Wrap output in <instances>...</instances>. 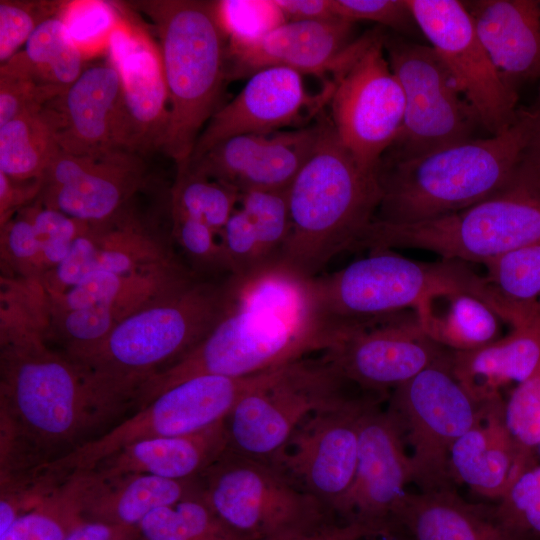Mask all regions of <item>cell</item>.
Returning a JSON list of instances; mask_svg holds the SVG:
<instances>
[{"label": "cell", "instance_id": "cell-1", "mask_svg": "<svg viewBox=\"0 0 540 540\" xmlns=\"http://www.w3.org/2000/svg\"><path fill=\"white\" fill-rule=\"evenodd\" d=\"M0 346L1 477L45 468L141 406L138 388L52 350L43 337Z\"/></svg>", "mask_w": 540, "mask_h": 540}, {"label": "cell", "instance_id": "cell-2", "mask_svg": "<svg viewBox=\"0 0 540 540\" xmlns=\"http://www.w3.org/2000/svg\"><path fill=\"white\" fill-rule=\"evenodd\" d=\"M230 306L190 352L143 384L144 406L200 375L250 376L326 352L348 337L320 312L313 278L278 265L246 277L231 275Z\"/></svg>", "mask_w": 540, "mask_h": 540}, {"label": "cell", "instance_id": "cell-3", "mask_svg": "<svg viewBox=\"0 0 540 540\" xmlns=\"http://www.w3.org/2000/svg\"><path fill=\"white\" fill-rule=\"evenodd\" d=\"M528 131L524 107L503 132L404 159L382 158L381 201L373 221L411 224L448 215L506 189Z\"/></svg>", "mask_w": 540, "mask_h": 540}, {"label": "cell", "instance_id": "cell-4", "mask_svg": "<svg viewBox=\"0 0 540 540\" xmlns=\"http://www.w3.org/2000/svg\"><path fill=\"white\" fill-rule=\"evenodd\" d=\"M379 169L363 167L324 126L309 159L287 190L290 232L279 263L307 278L336 256L356 250L381 201Z\"/></svg>", "mask_w": 540, "mask_h": 540}, {"label": "cell", "instance_id": "cell-5", "mask_svg": "<svg viewBox=\"0 0 540 540\" xmlns=\"http://www.w3.org/2000/svg\"><path fill=\"white\" fill-rule=\"evenodd\" d=\"M134 5L149 17L159 40L169 96V122L160 150L181 172L218 110L228 78V38L217 1L144 0Z\"/></svg>", "mask_w": 540, "mask_h": 540}, {"label": "cell", "instance_id": "cell-6", "mask_svg": "<svg viewBox=\"0 0 540 540\" xmlns=\"http://www.w3.org/2000/svg\"><path fill=\"white\" fill-rule=\"evenodd\" d=\"M231 296V276L222 282L196 279L126 317L98 346L72 359L142 389L150 376L178 361L212 331Z\"/></svg>", "mask_w": 540, "mask_h": 540}, {"label": "cell", "instance_id": "cell-7", "mask_svg": "<svg viewBox=\"0 0 540 540\" xmlns=\"http://www.w3.org/2000/svg\"><path fill=\"white\" fill-rule=\"evenodd\" d=\"M202 497L247 540H315L333 512L268 462L227 449L200 477Z\"/></svg>", "mask_w": 540, "mask_h": 540}, {"label": "cell", "instance_id": "cell-8", "mask_svg": "<svg viewBox=\"0 0 540 540\" xmlns=\"http://www.w3.org/2000/svg\"><path fill=\"white\" fill-rule=\"evenodd\" d=\"M540 242V195L512 182L466 209L411 224L373 221L357 249H420L441 260L483 265Z\"/></svg>", "mask_w": 540, "mask_h": 540}, {"label": "cell", "instance_id": "cell-9", "mask_svg": "<svg viewBox=\"0 0 540 540\" xmlns=\"http://www.w3.org/2000/svg\"><path fill=\"white\" fill-rule=\"evenodd\" d=\"M482 284L483 277L466 263L419 262L391 249L371 250L366 257L330 275L313 278L321 314L349 333L414 311L437 288Z\"/></svg>", "mask_w": 540, "mask_h": 540}, {"label": "cell", "instance_id": "cell-10", "mask_svg": "<svg viewBox=\"0 0 540 540\" xmlns=\"http://www.w3.org/2000/svg\"><path fill=\"white\" fill-rule=\"evenodd\" d=\"M352 388L323 353L277 368L225 417L228 449L270 463L308 417L364 395Z\"/></svg>", "mask_w": 540, "mask_h": 540}, {"label": "cell", "instance_id": "cell-11", "mask_svg": "<svg viewBox=\"0 0 540 540\" xmlns=\"http://www.w3.org/2000/svg\"><path fill=\"white\" fill-rule=\"evenodd\" d=\"M451 359L452 354L389 393L387 410L409 448L412 482L423 492L452 487L451 449L481 406L454 376Z\"/></svg>", "mask_w": 540, "mask_h": 540}, {"label": "cell", "instance_id": "cell-12", "mask_svg": "<svg viewBox=\"0 0 540 540\" xmlns=\"http://www.w3.org/2000/svg\"><path fill=\"white\" fill-rule=\"evenodd\" d=\"M405 101L400 133L383 158L404 159L474 138L478 115L430 45L384 36Z\"/></svg>", "mask_w": 540, "mask_h": 540}, {"label": "cell", "instance_id": "cell-13", "mask_svg": "<svg viewBox=\"0 0 540 540\" xmlns=\"http://www.w3.org/2000/svg\"><path fill=\"white\" fill-rule=\"evenodd\" d=\"M262 379V373L244 377L200 375L187 379L43 470L65 478L92 469L131 443L203 430L225 419L238 400Z\"/></svg>", "mask_w": 540, "mask_h": 540}, {"label": "cell", "instance_id": "cell-14", "mask_svg": "<svg viewBox=\"0 0 540 540\" xmlns=\"http://www.w3.org/2000/svg\"><path fill=\"white\" fill-rule=\"evenodd\" d=\"M384 36L375 30L357 39L349 59L333 75L330 97L336 134L353 157L371 170L379 169L397 139L405 109Z\"/></svg>", "mask_w": 540, "mask_h": 540}, {"label": "cell", "instance_id": "cell-15", "mask_svg": "<svg viewBox=\"0 0 540 540\" xmlns=\"http://www.w3.org/2000/svg\"><path fill=\"white\" fill-rule=\"evenodd\" d=\"M418 29L455 78L490 135L517 119L518 91L500 76L480 41L464 2L407 0Z\"/></svg>", "mask_w": 540, "mask_h": 540}, {"label": "cell", "instance_id": "cell-16", "mask_svg": "<svg viewBox=\"0 0 540 540\" xmlns=\"http://www.w3.org/2000/svg\"><path fill=\"white\" fill-rule=\"evenodd\" d=\"M383 397L364 394L314 413L301 423L270 464L336 513L355 478L361 415L368 405Z\"/></svg>", "mask_w": 540, "mask_h": 540}, {"label": "cell", "instance_id": "cell-17", "mask_svg": "<svg viewBox=\"0 0 540 540\" xmlns=\"http://www.w3.org/2000/svg\"><path fill=\"white\" fill-rule=\"evenodd\" d=\"M339 373L360 390L385 396L452 351L430 339L408 311L356 330L323 352Z\"/></svg>", "mask_w": 540, "mask_h": 540}, {"label": "cell", "instance_id": "cell-18", "mask_svg": "<svg viewBox=\"0 0 540 540\" xmlns=\"http://www.w3.org/2000/svg\"><path fill=\"white\" fill-rule=\"evenodd\" d=\"M141 156L125 149L98 156L60 150L44 173L35 201L88 224L110 221L145 183Z\"/></svg>", "mask_w": 540, "mask_h": 540}, {"label": "cell", "instance_id": "cell-19", "mask_svg": "<svg viewBox=\"0 0 540 540\" xmlns=\"http://www.w3.org/2000/svg\"><path fill=\"white\" fill-rule=\"evenodd\" d=\"M412 477L399 425L387 409L379 407V401L371 403L360 418L355 478L336 513L346 523L369 524L390 534L393 512Z\"/></svg>", "mask_w": 540, "mask_h": 540}, {"label": "cell", "instance_id": "cell-20", "mask_svg": "<svg viewBox=\"0 0 540 540\" xmlns=\"http://www.w3.org/2000/svg\"><path fill=\"white\" fill-rule=\"evenodd\" d=\"M324 126L235 136L189 162L186 168L239 193L287 190L314 151Z\"/></svg>", "mask_w": 540, "mask_h": 540}, {"label": "cell", "instance_id": "cell-21", "mask_svg": "<svg viewBox=\"0 0 540 540\" xmlns=\"http://www.w3.org/2000/svg\"><path fill=\"white\" fill-rule=\"evenodd\" d=\"M45 109L60 150L65 153L98 156L119 149L133 151L121 104L119 74L109 60L85 68Z\"/></svg>", "mask_w": 540, "mask_h": 540}, {"label": "cell", "instance_id": "cell-22", "mask_svg": "<svg viewBox=\"0 0 540 540\" xmlns=\"http://www.w3.org/2000/svg\"><path fill=\"white\" fill-rule=\"evenodd\" d=\"M106 47L119 74L132 150L142 155L160 149L169 122V96L159 47L125 21L116 22Z\"/></svg>", "mask_w": 540, "mask_h": 540}, {"label": "cell", "instance_id": "cell-23", "mask_svg": "<svg viewBox=\"0 0 540 540\" xmlns=\"http://www.w3.org/2000/svg\"><path fill=\"white\" fill-rule=\"evenodd\" d=\"M353 26V22L339 17L286 21L254 43L228 46V77H250L269 67L334 75L354 50Z\"/></svg>", "mask_w": 540, "mask_h": 540}, {"label": "cell", "instance_id": "cell-24", "mask_svg": "<svg viewBox=\"0 0 540 540\" xmlns=\"http://www.w3.org/2000/svg\"><path fill=\"white\" fill-rule=\"evenodd\" d=\"M319 101L308 95L299 72L285 67L259 70L230 102L213 114L199 135L189 162L232 137L283 130Z\"/></svg>", "mask_w": 540, "mask_h": 540}, {"label": "cell", "instance_id": "cell-25", "mask_svg": "<svg viewBox=\"0 0 540 540\" xmlns=\"http://www.w3.org/2000/svg\"><path fill=\"white\" fill-rule=\"evenodd\" d=\"M536 464L512 439L505 424L501 395L481 402L474 424L455 442L450 453L453 482L497 501L523 471Z\"/></svg>", "mask_w": 540, "mask_h": 540}, {"label": "cell", "instance_id": "cell-26", "mask_svg": "<svg viewBox=\"0 0 540 540\" xmlns=\"http://www.w3.org/2000/svg\"><path fill=\"white\" fill-rule=\"evenodd\" d=\"M503 80L518 91L540 80V0L464 1Z\"/></svg>", "mask_w": 540, "mask_h": 540}, {"label": "cell", "instance_id": "cell-27", "mask_svg": "<svg viewBox=\"0 0 540 540\" xmlns=\"http://www.w3.org/2000/svg\"><path fill=\"white\" fill-rule=\"evenodd\" d=\"M227 449L223 419L198 432L131 443L88 471L101 479L148 474L171 480H193L199 478Z\"/></svg>", "mask_w": 540, "mask_h": 540}, {"label": "cell", "instance_id": "cell-28", "mask_svg": "<svg viewBox=\"0 0 540 540\" xmlns=\"http://www.w3.org/2000/svg\"><path fill=\"white\" fill-rule=\"evenodd\" d=\"M405 540H519L500 521L495 505L464 500L455 490L406 492L396 506L391 528Z\"/></svg>", "mask_w": 540, "mask_h": 540}, {"label": "cell", "instance_id": "cell-29", "mask_svg": "<svg viewBox=\"0 0 540 540\" xmlns=\"http://www.w3.org/2000/svg\"><path fill=\"white\" fill-rule=\"evenodd\" d=\"M414 313L430 339L454 352L475 350L497 340L505 322L486 282L437 288L418 303Z\"/></svg>", "mask_w": 540, "mask_h": 540}, {"label": "cell", "instance_id": "cell-30", "mask_svg": "<svg viewBox=\"0 0 540 540\" xmlns=\"http://www.w3.org/2000/svg\"><path fill=\"white\" fill-rule=\"evenodd\" d=\"M196 279L181 262L128 274L95 271L63 294L48 298L49 315L100 305L113 311L121 322Z\"/></svg>", "mask_w": 540, "mask_h": 540}, {"label": "cell", "instance_id": "cell-31", "mask_svg": "<svg viewBox=\"0 0 540 540\" xmlns=\"http://www.w3.org/2000/svg\"><path fill=\"white\" fill-rule=\"evenodd\" d=\"M451 367L459 383L479 402L500 396L510 383L517 385L540 373V315L483 347L452 351Z\"/></svg>", "mask_w": 540, "mask_h": 540}, {"label": "cell", "instance_id": "cell-32", "mask_svg": "<svg viewBox=\"0 0 540 540\" xmlns=\"http://www.w3.org/2000/svg\"><path fill=\"white\" fill-rule=\"evenodd\" d=\"M88 473L84 517L125 526H138L152 511L175 506L202 493L199 478L171 480L148 474H127L108 479Z\"/></svg>", "mask_w": 540, "mask_h": 540}, {"label": "cell", "instance_id": "cell-33", "mask_svg": "<svg viewBox=\"0 0 540 540\" xmlns=\"http://www.w3.org/2000/svg\"><path fill=\"white\" fill-rule=\"evenodd\" d=\"M1 69L65 92L85 68L82 50L59 13L41 23Z\"/></svg>", "mask_w": 540, "mask_h": 540}, {"label": "cell", "instance_id": "cell-34", "mask_svg": "<svg viewBox=\"0 0 540 540\" xmlns=\"http://www.w3.org/2000/svg\"><path fill=\"white\" fill-rule=\"evenodd\" d=\"M123 213L110 221L91 224L96 243L95 271L128 274L180 262L159 235Z\"/></svg>", "mask_w": 540, "mask_h": 540}, {"label": "cell", "instance_id": "cell-35", "mask_svg": "<svg viewBox=\"0 0 540 540\" xmlns=\"http://www.w3.org/2000/svg\"><path fill=\"white\" fill-rule=\"evenodd\" d=\"M484 266V280L511 328L540 315V242L509 251Z\"/></svg>", "mask_w": 540, "mask_h": 540}, {"label": "cell", "instance_id": "cell-36", "mask_svg": "<svg viewBox=\"0 0 540 540\" xmlns=\"http://www.w3.org/2000/svg\"><path fill=\"white\" fill-rule=\"evenodd\" d=\"M60 151L45 106L0 126V172L19 181L40 180Z\"/></svg>", "mask_w": 540, "mask_h": 540}, {"label": "cell", "instance_id": "cell-37", "mask_svg": "<svg viewBox=\"0 0 540 540\" xmlns=\"http://www.w3.org/2000/svg\"><path fill=\"white\" fill-rule=\"evenodd\" d=\"M88 473L69 475L33 508L20 515L0 540H65L83 521Z\"/></svg>", "mask_w": 540, "mask_h": 540}, {"label": "cell", "instance_id": "cell-38", "mask_svg": "<svg viewBox=\"0 0 540 540\" xmlns=\"http://www.w3.org/2000/svg\"><path fill=\"white\" fill-rule=\"evenodd\" d=\"M239 198L235 189L186 168L177 172L171 190V211L201 221L220 236Z\"/></svg>", "mask_w": 540, "mask_h": 540}, {"label": "cell", "instance_id": "cell-39", "mask_svg": "<svg viewBox=\"0 0 540 540\" xmlns=\"http://www.w3.org/2000/svg\"><path fill=\"white\" fill-rule=\"evenodd\" d=\"M287 190L240 193L238 207L250 220L269 267L280 263L290 232Z\"/></svg>", "mask_w": 540, "mask_h": 540}, {"label": "cell", "instance_id": "cell-40", "mask_svg": "<svg viewBox=\"0 0 540 540\" xmlns=\"http://www.w3.org/2000/svg\"><path fill=\"white\" fill-rule=\"evenodd\" d=\"M217 9L229 47L254 43L287 21L275 0H223Z\"/></svg>", "mask_w": 540, "mask_h": 540}, {"label": "cell", "instance_id": "cell-41", "mask_svg": "<svg viewBox=\"0 0 540 540\" xmlns=\"http://www.w3.org/2000/svg\"><path fill=\"white\" fill-rule=\"evenodd\" d=\"M495 508L500 521L519 540H540V464L523 471Z\"/></svg>", "mask_w": 540, "mask_h": 540}, {"label": "cell", "instance_id": "cell-42", "mask_svg": "<svg viewBox=\"0 0 540 540\" xmlns=\"http://www.w3.org/2000/svg\"><path fill=\"white\" fill-rule=\"evenodd\" d=\"M504 419L521 452L536 460L540 449V373L515 386L504 401Z\"/></svg>", "mask_w": 540, "mask_h": 540}, {"label": "cell", "instance_id": "cell-43", "mask_svg": "<svg viewBox=\"0 0 540 540\" xmlns=\"http://www.w3.org/2000/svg\"><path fill=\"white\" fill-rule=\"evenodd\" d=\"M65 4L55 1H0V62L6 63L26 44L35 29L58 15Z\"/></svg>", "mask_w": 540, "mask_h": 540}, {"label": "cell", "instance_id": "cell-44", "mask_svg": "<svg viewBox=\"0 0 540 540\" xmlns=\"http://www.w3.org/2000/svg\"><path fill=\"white\" fill-rule=\"evenodd\" d=\"M25 210L40 244L44 275L66 257L74 240L85 232L90 224L48 208L37 201L26 206Z\"/></svg>", "mask_w": 540, "mask_h": 540}, {"label": "cell", "instance_id": "cell-45", "mask_svg": "<svg viewBox=\"0 0 540 540\" xmlns=\"http://www.w3.org/2000/svg\"><path fill=\"white\" fill-rule=\"evenodd\" d=\"M1 260L14 277L41 279L43 275L40 244L25 208L1 225Z\"/></svg>", "mask_w": 540, "mask_h": 540}, {"label": "cell", "instance_id": "cell-46", "mask_svg": "<svg viewBox=\"0 0 540 540\" xmlns=\"http://www.w3.org/2000/svg\"><path fill=\"white\" fill-rule=\"evenodd\" d=\"M172 234L191 262L202 270L228 272L220 236L206 224L171 211Z\"/></svg>", "mask_w": 540, "mask_h": 540}, {"label": "cell", "instance_id": "cell-47", "mask_svg": "<svg viewBox=\"0 0 540 540\" xmlns=\"http://www.w3.org/2000/svg\"><path fill=\"white\" fill-rule=\"evenodd\" d=\"M64 91L0 69V126L21 114L41 110Z\"/></svg>", "mask_w": 540, "mask_h": 540}, {"label": "cell", "instance_id": "cell-48", "mask_svg": "<svg viewBox=\"0 0 540 540\" xmlns=\"http://www.w3.org/2000/svg\"><path fill=\"white\" fill-rule=\"evenodd\" d=\"M332 11L353 23L371 21L404 32L418 28L407 0H332Z\"/></svg>", "mask_w": 540, "mask_h": 540}, {"label": "cell", "instance_id": "cell-49", "mask_svg": "<svg viewBox=\"0 0 540 540\" xmlns=\"http://www.w3.org/2000/svg\"><path fill=\"white\" fill-rule=\"evenodd\" d=\"M61 12L71 36L81 50L83 43L97 40L101 36L109 38L117 22L114 11L102 2L65 4Z\"/></svg>", "mask_w": 540, "mask_h": 540}, {"label": "cell", "instance_id": "cell-50", "mask_svg": "<svg viewBox=\"0 0 540 540\" xmlns=\"http://www.w3.org/2000/svg\"><path fill=\"white\" fill-rule=\"evenodd\" d=\"M175 508L192 540H247L207 504L202 493L180 501Z\"/></svg>", "mask_w": 540, "mask_h": 540}, {"label": "cell", "instance_id": "cell-51", "mask_svg": "<svg viewBox=\"0 0 540 540\" xmlns=\"http://www.w3.org/2000/svg\"><path fill=\"white\" fill-rule=\"evenodd\" d=\"M524 108L528 131L513 182L540 195V84L534 100Z\"/></svg>", "mask_w": 540, "mask_h": 540}, {"label": "cell", "instance_id": "cell-52", "mask_svg": "<svg viewBox=\"0 0 540 540\" xmlns=\"http://www.w3.org/2000/svg\"><path fill=\"white\" fill-rule=\"evenodd\" d=\"M137 540H192L175 506L150 512L138 525Z\"/></svg>", "mask_w": 540, "mask_h": 540}, {"label": "cell", "instance_id": "cell-53", "mask_svg": "<svg viewBox=\"0 0 540 540\" xmlns=\"http://www.w3.org/2000/svg\"><path fill=\"white\" fill-rule=\"evenodd\" d=\"M41 186L42 179L19 181L0 172V225L33 203L40 193Z\"/></svg>", "mask_w": 540, "mask_h": 540}, {"label": "cell", "instance_id": "cell-54", "mask_svg": "<svg viewBox=\"0 0 540 540\" xmlns=\"http://www.w3.org/2000/svg\"><path fill=\"white\" fill-rule=\"evenodd\" d=\"M138 526L85 520L65 540H137Z\"/></svg>", "mask_w": 540, "mask_h": 540}, {"label": "cell", "instance_id": "cell-55", "mask_svg": "<svg viewBox=\"0 0 540 540\" xmlns=\"http://www.w3.org/2000/svg\"><path fill=\"white\" fill-rule=\"evenodd\" d=\"M287 21L334 18L332 0H275Z\"/></svg>", "mask_w": 540, "mask_h": 540}, {"label": "cell", "instance_id": "cell-56", "mask_svg": "<svg viewBox=\"0 0 540 540\" xmlns=\"http://www.w3.org/2000/svg\"><path fill=\"white\" fill-rule=\"evenodd\" d=\"M374 535V529L363 523H345L337 526L322 540H359Z\"/></svg>", "mask_w": 540, "mask_h": 540}, {"label": "cell", "instance_id": "cell-57", "mask_svg": "<svg viewBox=\"0 0 540 540\" xmlns=\"http://www.w3.org/2000/svg\"><path fill=\"white\" fill-rule=\"evenodd\" d=\"M326 535H327V534H325V535H323V536H321V537H319V538H317V539H315V540H322Z\"/></svg>", "mask_w": 540, "mask_h": 540}, {"label": "cell", "instance_id": "cell-58", "mask_svg": "<svg viewBox=\"0 0 540 540\" xmlns=\"http://www.w3.org/2000/svg\"><path fill=\"white\" fill-rule=\"evenodd\" d=\"M539 454H540V449H539Z\"/></svg>", "mask_w": 540, "mask_h": 540}, {"label": "cell", "instance_id": "cell-59", "mask_svg": "<svg viewBox=\"0 0 540 540\" xmlns=\"http://www.w3.org/2000/svg\"><path fill=\"white\" fill-rule=\"evenodd\" d=\"M359 540H362V539H359Z\"/></svg>", "mask_w": 540, "mask_h": 540}]
</instances>
